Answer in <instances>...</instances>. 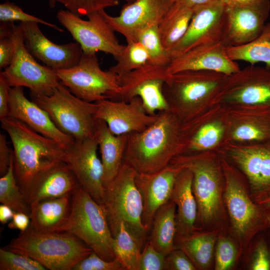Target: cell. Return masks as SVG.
I'll list each match as a JSON object with an SVG mask.
<instances>
[{"label": "cell", "instance_id": "6da1fadb", "mask_svg": "<svg viewBox=\"0 0 270 270\" xmlns=\"http://www.w3.org/2000/svg\"><path fill=\"white\" fill-rule=\"evenodd\" d=\"M186 147L180 121L169 110L159 112L156 120L146 130L128 134L123 162L138 172L152 174L184 153Z\"/></svg>", "mask_w": 270, "mask_h": 270}, {"label": "cell", "instance_id": "7a4b0ae2", "mask_svg": "<svg viewBox=\"0 0 270 270\" xmlns=\"http://www.w3.org/2000/svg\"><path fill=\"white\" fill-rule=\"evenodd\" d=\"M228 76L207 70H188L168 75L163 92L169 110L182 125L198 122L219 111L214 100Z\"/></svg>", "mask_w": 270, "mask_h": 270}, {"label": "cell", "instance_id": "3957f363", "mask_svg": "<svg viewBox=\"0 0 270 270\" xmlns=\"http://www.w3.org/2000/svg\"><path fill=\"white\" fill-rule=\"evenodd\" d=\"M0 122L12 141L14 174L24 194L38 174L64 162L66 148L18 120L7 116Z\"/></svg>", "mask_w": 270, "mask_h": 270}, {"label": "cell", "instance_id": "277c9868", "mask_svg": "<svg viewBox=\"0 0 270 270\" xmlns=\"http://www.w3.org/2000/svg\"><path fill=\"white\" fill-rule=\"evenodd\" d=\"M27 256L50 270H72L93 250L66 232H38L28 228L6 248Z\"/></svg>", "mask_w": 270, "mask_h": 270}, {"label": "cell", "instance_id": "5b68a950", "mask_svg": "<svg viewBox=\"0 0 270 270\" xmlns=\"http://www.w3.org/2000/svg\"><path fill=\"white\" fill-rule=\"evenodd\" d=\"M214 106L228 114L270 116V67L250 64L228 76Z\"/></svg>", "mask_w": 270, "mask_h": 270}, {"label": "cell", "instance_id": "8992f818", "mask_svg": "<svg viewBox=\"0 0 270 270\" xmlns=\"http://www.w3.org/2000/svg\"><path fill=\"white\" fill-rule=\"evenodd\" d=\"M170 164L192 172V188L197 203L198 218L203 223L216 219L222 211L224 183L218 152L216 150L184 152L175 156Z\"/></svg>", "mask_w": 270, "mask_h": 270}, {"label": "cell", "instance_id": "52a82bcc", "mask_svg": "<svg viewBox=\"0 0 270 270\" xmlns=\"http://www.w3.org/2000/svg\"><path fill=\"white\" fill-rule=\"evenodd\" d=\"M136 171L123 162L114 178L105 188L103 205L114 238L121 222L144 248L147 238L142 222L143 201L135 182Z\"/></svg>", "mask_w": 270, "mask_h": 270}, {"label": "cell", "instance_id": "ba28073f", "mask_svg": "<svg viewBox=\"0 0 270 270\" xmlns=\"http://www.w3.org/2000/svg\"><path fill=\"white\" fill-rule=\"evenodd\" d=\"M56 231L74 235L105 260L116 258L114 238L105 208L80 186L72 194L70 212L66 222Z\"/></svg>", "mask_w": 270, "mask_h": 270}, {"label": "cell", "instance_id": "9c48e42d", "mask_svg": "<svg viewBox=\"0 0 270 270\" xmlns=\"http://www.w3.org/2000/svg\"><path fill=\"white\" fill-rule=\"evenodd\" d=\"M32 100L46 110L56 126L82 141L94 136L96 102L82 100L61 84L49 96L30 92Z\"/></svg>", "mask_w": 270, "mask_h": 270}, {"label": "cell", "instance_id": "30bf717a", "mask_svg": "<svg viewBox=\"0 0 270 270\" xmlns=\"http://www.w3.org/2000/svg\"><path fill=\"white\" fill-rule=\"evenodd\" d=\"M56 72L62 84L88 102L116 100L120 92L118 77L110 70L101 68L94 52H83L75 66Z\"/></svg>", "mask_w": 270, "mask_h": 270}, {"label": "cell", "instance_id": "8fae6325", "mask_svg": "<svg viewBox=\"0 0 270 270\" xmlns=\"http://www.w3.org/2000/svg\"><path fill=\"white\" fill-rule=\"evenodd\" d=\"M14 52L10 64L0 71L8 86L26 87L30 92L49 96L60 84L56 70L40 64L25 46L19 25H14Z\"/></svg>", "mask_w": 270, "mask_h": 270}, {"label": "cell", "instance_id": "7c38bea8", "mask_svg": "<svg viewBox=\"0 0 270 270\" xmlns=\"http://www.w3.org/2000/svg\"><path fill=\"white\" fill-rule=\"evenodd\" d=\"M216 150L245 176L255 198L270 194V138L252 143H228Z\"/></svg>", "mask_w": 270, "mask_h": 270}, {"label": "cell", "instance_id": "4fadbf2b", "mask_svg": "<svg viewBox=\"0 0 270 270\" xmlns=\"http://www.w3.org/2000/svg\"><path fill=\"white\" fill-rule=\"evenodd\" d=\"M84 20L68 10H60L56 18L80 46L83 52H102L116 58L122 51V45L102 16L100 10L87 16Z\"/></svg>", "mask_w": 270, "mask_h": 270}, {"label": "cell", "instance_id": "5bb4252c", "mask_svg": "<svg viewBox=\"0 0 270 270\" xmlns=\"http://www.w3.org/2000/svg\"><path fill=\"white\" fill-rule=\"evenodd\" d=\"M220 156L224 178V202L233 230L239 236H244L260 228L266 222H268L266 210L252 202L234 166Z\"/></svg>", "mask_w": 270, "mask_h": 270}, {"label": "cell", "instance_id": "9a60e30c", "mask_svg": "<svg viewBox=\"0 0 270 270\" xmlns=\"http://www.w3.org/2000/svg\"><path fill=\"white\" fill-rule=\"evenodd\" d=\"M167 76L166 66L148 62L118 78L121 90L115 100L128 102L139 97L146 112L150 115H155L156 111L169 110L163 92Z\"/></svg>", "mask_w": 270, "mask_h": 270}, {"label": "cell", "instance_id": "2e32d148", "mask_svg": "<svg viewBox=\"0 0 270 270\" xmlns=\"http://www.w3.org/2000/svg\"><path fill=\"white\" fill-rule=\"evenodd\" d=\"M270 12V0L226 4L222 42L226 47L234 46L256 38L262 32Z\"/></svg>", "mask_w": 270, "mask_h": 270}, {"label": "cell", "instance_id": "e0dca14e", "mask_svg": "<svg viewBox=\"0 0 270 270\" xmlns=\"http://www.w3.org/2000/svg\"><path fill=\"white\" fill-rule=\"evenodd\" d=\"M98 147L95 136L75 141L66 148L64 162L74 174L79 186L98 203L102 204L105 191L104 168L97 154Z\"/></svg>", "mask_w": 270, "mask_h": 270}, {"label": "cell", "instance_id": "ac0fdd59", "mask_svg": "<svg viewBox=\"0 0 270 270\" xmlns=\"http://www.w3.org/2000/svg\"><path fill=\"white\" fill-rule=\"evenodd\" d=\"M225 6L222 0H212L193 8L185 34L170 52L171 59L193 48L222 41Z\"/></svg>", "mask_w": 270, "mask_h": 270}, {"label": "cell", "instance_id": "d6986e66", "mask_svg": "<svg viewBox=\"0 0 270 270\" xmlns=\"http://www.w3.org/2000/svg\"><path fill=\"white\" fill-rule=\"evenodd\" d=\"M172 3V0H135L124 4L118 16H110L104 10L100 12L112 28L130 42H137L146 28L159 24Z\"/></svg>", "mask_w": 270, "mask_h": 270}, {"label": "cell", "instance_id": "ffe728a7", "mask_svg": "<svg viewBox=\"0 0 270 270\" xmlns=\"http://www.w3.org/2000/svg\"><path fill=\"white\" fill-rule=\"evenodd\" d=\"M38 24L31 22L19 24L25 46L34 57L55 70L77 64L83 53L80 44H56L44 35Z\"/></svg>", "mask_w": 270, "mask_h": 270}, {"label": "cell", "instance_id": "44dd1931", "mask_svg": "<svg viewBox=\"0 0 270 270\" xmlns=\"http://www.w3.org/2000/svg\"><path fill=\"white\" fill-rule=\"evenodd\" d=\"M95 118L104 120L114 134L141 132L152 124L158 117L145 110L139 97L128 102L105 99L96 102Z\"/></svg>", "mask_w": 270, "mask_h": 270}, {"label": "cell", "instance_id": "7402d4cb", "mask_svg": "<svg viewBox=\"0 0 270 270\" xmlns=\"http://www.w3.org/2000/svg\"><path fill=\"white\" fill-rule=\"evenodd\" d=\"M182 168L172 164L152 174L136 172L135 182L143 201L142 222L148 234L154 216L163 204L170 200L176 178Z\"/></svg>", "mask_w": 270, "mask_h": 270}, {"label": "cell", "instance_id": "603a6c76", "mask_svg": "<svg viewBox=\"0 0 270 270\" xmlns=\"http://www.w3.org/2000/svg\"><path fill=\"white\" fill-rule=\"evenodd\" d=\"M240 70L228 56L222 41L193 48L172 58L166 66L168 75L188 70H212L230 76Z\"/></svg>", "mask_w": 270, "mask_h": 270}, {"label": "cell", "instance_id": "cb8c5ba5", "mask_svg": "<svg viewBox=\"0 0 270 270\" xmlns=\"http://www.w3.org/2000/svg\"><path fill=\"white\" fill-rule=\"evenodd\" d=\"M8 116L20 120L37 132L60 143L66 148L75 142L72 136L64 134L56 126L46 110L26 97L23 87L10 88Z\"/></svg>", "mask_w": 270, "mask_h": 270}, {"label": "cell", "instance_id": "d4e9b609", "mask_svg": "<svg viewBox=\"0 0 270 270\" xmlns=\"http://www.w3.org/2000/svg\"><path fill=\"white\" fill-rule=\"evenodd\" d=\"M78 186L72 172L62 162L38 174L24 194L30 208L42 200L72 194Z\"/></svg>", "mask_w": 270, "mask_h": 270}, {"label": "cell", "instance_id": "484cf974", "mask_svg": "<svg viewBox=\"0 0 270 270\" xmlns=\"http://www.w3.org/2000/svg\"><path fill=\"white\" fill-rule=\"evenodd\" d=\"M192 172L182 168L176 178L170 198L177 208L176 236L178 242L194 234L198 206L192 188Z\"/></svg>", "mask_w": 270, "mask_h": 270}, {"label": "cell", "instance_id": "4316f807", "mask_svg": "<svg viewBox=\"0 0 270 270\" xmlns=\"http://www.w3.org/2000/svg\"><path fill=\"white\" fill-rule=\"evenodd\" d=\"M94 136L101 154L103 184L106 188L116 176L123 164L128 134H114L104 120L96 119Z\"/></svg>", "mask_w": 270, "mask_h": 270}, {"label": "cell", "instance_id": "83f0119b", "mask_svg": "<svg viewBox=\"0 0 270 270\" xmlns=\"http://www.w3.org/2000/svg\"><path fill=\"white\" fill-rule=\"evenodd\" d=\"M226 128V114L222 110L196 124L184 128L186 138L185 152L218 150L224 141Z\"/></svg>", "mask_w": 270, "mask_h": 270}, {"label": "cell", "instance_id": "f1b7e54d", "mask_svg": "<svg viewBox=\"0 0 270 270\" xmlns=\"http://www.w3.org/2000/svg\"><path fill=\"white\" fill-rule=\"evenodd\" d=\"M226 114V133L222 146L230 142H260L270 138V116L228 113Z\"/></svg>", "mask_w": 270, "mask_h": 270}, {"label": "cell", "instance_id": "f546056e", "mask_svg": "<svg viewBox=\"0 0 270 270\" xmlns=\"http://www.w3.org/2000/svg\"><path fill=\"white\" fill-rule=\"evenodd\" d=\"M72 194L44 200L32 207L28 228L38 232L56 231L66 223L69 216Z\"/></svg>", "mask_w": 270, "mask_h": 270}, {"label": "cell", "instance_id": "4dcf8cb0", "mask_svg": "<svg viewBox=\"0 0 270 270\" xmlns=\"http://www.w3.org/2000/svg\"><path fill=\"white\" fill-rule=\"evenodd\" d=\"M176 208V204L169 200L158 210L152 222L148 241L165 256L174 250Z\"/></svg>", "mask_w": 270, "mask_h": 270}, {"label": "cell", "instance_id": "1f68e13d", "mask_svg": "<svg viewBox=\"0 0 270 270\" xmlns=\"http://www.w3.org/2000/svg\"><path fill=\"white\" fill-rule=\"evenodd\" d=\"M193 14V8L173 2L158 24L162 44L170 53L185 34Z\"/></svg>", "mask_w": 270, "mask_h": 270}, {"label": "cell", "instance_id": "d6a6232c", "mask_svg": "<svg viewBox=\"0 0 270 270\" xmlns=\"http://www.w3.org/2000/svg\"><path fill=\"white\" fill-rule=\"evenodd\" d=\"M226 52L234 61L243 60L250 64L262 62L270 67V22L266 23L256 38L244 44L228 46Z\"/></svg>", "mask_w": 270, "mask_h": 270}, {"label": "cell", "instance_id": "836d02e7", "mask_svg": "<svg viewBox=\"0 0 270 270\" xmlns=\"http://www.w3.org/2000/svg\"><path fill=\"white\" fill-rule=\"evenodd\" d=\"M216 241L214 234H194L179 242L180 248L186 254L196 268L206 269L210 264Z\"/></svg>", "mask_w": 270, "mask_h": 270}, {"label": "cell", "instance_id": "e575fe53", "mask_svg": "<svg viewBox=\"0 0 270 270\" xmlns=\"http://www.w3.org/2000/svg\"><path fill=\"white\" fill-rule=\"evenodd\" d=\"M0 202L10 206L15 212H22L30 216V207L15 176L12 150L8 168L0 178Z\"/></svg>", "mask_w": 270, "mask_h": 270}, {"label": "cell", "instance_id": "d590c367", "mask_svg": "<svg viewBox=\"0 0 270 270\" xmlns=\"http://www.w3.org/2000/svg\"><path fill=\"white\" fill-rule=\"evenodd\" d=\"M114 238L113 249L116 258L125 270H136L142 248L122 222Z\"/></svg>", "mask_w": 270, "mask_h": 270}, {"label": "cell", "instance_id": "8d00e7d4", "mask_svg": "<svg viewBox=\"0 0 270 270\" xmlns=\"http://www.w3.org/2000/svg\"><path fill=\"white\" fill-rule=\"evenodd\" d=\"M120 55L116 58V63L108 70L118 78L138 68L148 62V56L139 42H126Z\"/></svg>", "mask_w": 270, "mask_h": 270}, {"label": "cell", "instance_id": "74e56055", "mask_svg": "<svg viewBox=\"0 0 270 270\" xmlns=\"http://www.w3.org/2000/svg\"><path fill=\"white\" fill-rule=\"evenodd\" d=\"M148 56V62L166 66L171 60L170 53L164 48L160 34L158 24H154L140 32L138 37Z\"/></svg>", "mask_w": 270, "mask_h": 270}, {"label": "cell", "instance_id": "f35d334b", "mask_svg": "<svg viewBox=\"0 0 270 270\" xmlns=\"http://www.w3.org/2000/svg\"><path fill=\"white\" fill-rule=\"evenodd\" d=\"M0 22H14L15 21H19L20 22H36L49 26L60 32H64L56 24L28 14L18 6L8 1L0 4Z\"/></svg>", "mask_w": 270, "mask_h": 270}, {"label": "cell", "instance_id": "ab89813d", "mask_svg": "<svg viewBox=\"0 0 270 270\" xmlns=\"http://www.w3.org/2000/svg\"><path fill=\"white\" fill-rule=\"evenodd\" d=\"M0 270H45L39 262L22 254L0 248Z\"/></svg>", "mask_w": 270, "mask_h": 270}, {"label": "cell", "instance_id": "60d3db41", "mask_svg": "<svg viewBox=\"0 0 270 270\" xmlns=\"http://www.w3.org/2000/svg\"><path fill=\"white\" fill-rule=\"evenodd\" d=\"M120 0H56L66 10L79 16L118 5Z\"/></svg>", "mask_w": 270, "mask_h": 270}, {"label": "cell", "instance_id": "b9f144b4", "mask_svg": "<svg viewBox=\"0 0 270 270\" xmlns=\"http://www.w3.org/2000/svg\"><path fill=\"white\" fill-rule=\"evenodd\" d=\"M14 22H0V69L8 66L14 52L13 37Z\"/></svg>", "mask_w": 270, "mask_h": 270}, {"label": "cell", "instance_id": "7bdbcfd3", "mask_svg": "<svg viewBox=\"0 0 270 270\" xmlns=\"http://www.w3.org/2000/svg\"><path fill=\"white\" fill-rule=\"evenodd\" d=\"M237 251L234 244L228 238L218 239L216 246L215 270H228L234 264Z\"/></svg>", "mask_w": 270, "mask_h": 270}, {"label": "cell", "instance_id": "ee69618b", "mask_svg": "<svg viewBox=\"0 0 270 270\" xmlns=\"http://www.w3.org/2000/svg\"><path fill=\"white\" fill-rule=\"evenodd\" d=\"M142 250L136 270H164L166 256L148 241Z\"/></svg>", "mask_w": 270, "mask_h": 270}, {"label": "cell", "instance_id": "f6af8a7d", "mask_svg": "<svg viewBox=\"0 0 270 270\" xmlns=\"http://www.w3.org/2000/svg\"><path fill=\"white\" fill-rule=\"evenodd\" d=\"M72 270H125L120 262L116 258L106 260L92 252L73 268Z\"/></svg>", "mask_w": 270, "mask_h": 270}, {"label": "cell", "instance_id": "bcb514c9", "mask_svg": "<svg viewBox=\"0 0 270 270\" xmlns=\"http://www.w3.org/2000/svg\"><path fill=\"white\" fill-rule=\"evenodd\" d=\"M166 270H194L196 268L182 249L174 250L166 256Z\"/></svg>", "mask_w": 270, "mask_h": 270}, {"label": "cell", "instance_id": "7dc6e473", "mask_svg": "<svg viewBox=\"0 0 270 270\" xmlns=\"http://www.w3.org/2000/svg\"><path fill=\"white\" fill-rule=\"evenodd\" d=\"M250 268L252 270H270V255L266 244L260 242L254 250Z\"/></svg>", "mask_w": 270, "mask_h": 270}, {"label": "cell", "instance_id": "c3c4849f", "mask_svg": "<svg viewBox=\"0 0 270 270\" xmlns=\"http://www.w3.org/2000/svg\"><path fill=\"white\" fill-rule=\"evenodd\" d=\"M12 150L8 146L6 136L0 134V175L4 174L9 167Z\"/></svg>", "mask_w": 270, "mask_h": 270}, {"label": "cell", "instance_id": "681fc988", "mask_svg": "<svg viewBox=\"0 0 270 270\" xmlns=\"http://www.w3.org/2000/svg\"><path fill=\"white\" fill-rule=\"evenodd\" d=\"M10 87L0 76V120L8 116Z\"/></svg>", "mask_w": 270, "mask_h": 270}, {"label": "cell", "instance_id": "f907efd6", "mask_svg": "<svg viewBox=\"0 0 270 270\" xmlns=\"http://www.w3.org/2000/svg\"><path fill=\"white\" fill-rule=\"evenodd\" d=\"M30 216L22 212H14L12 221L8 224V227L12 229L19 230L21 232H25L30 224Z\"/></svg>", "mask_w": 270, "mask_h": 270}, {"label": "cell", "instance_id": "816d5d0a", "mask_svg": "<svg viewBox=\"0 0 270 270\" xmlns=\"http://www.w3.org/2000/svg\"><path fill=\"white\" fill-rule=\"evenodd\" d=\"M14 211L10 206L2 204L0 205V222L4 224H6L10 220H12Z\"/></svg>", "mask_w": 270, "mask_h": 270}, {"label": "cell", "instance_id": "f5cc1de1", "mask_svg": "<svg viewBox=\"0 0 270 270\" xmlns=\"http://www.w3.org/2000/svg\"><path fill=\"white\" fill-rule=\"evenodd\" d=\"M256 204L266 210L270 211V194L255 198Z\"/></svg>", "mask_w": 270, "mask_h": 270}, {"label": "cell", "instance_id": "db71d44e", "mask_svg": "<svg viewBox=\"0 0 270 270\" xmlns=\"http://www.w3.org/2000/svg\"><path fill=\"white\" fill-rule=\"evenodd\" d=\"M173 2H179L192 8L204 4L212 0H172Z\"/></svg>", "mask_w": 270, "mask_h": 270}, {"label": "cell", "instance_id": "11a10c76", "mask_svg": "<svg viewBox=\"0 0 270 270\" xmlns=\"http://www.w3.org/2000/svg\"><path fill=\"white\" fill-rule=\"evenodd\" d=\"M225 4H241L248 2L250 0H222Z\"/></svg>", "mask_w": 270, "mask_h": 270}, {"label": "cell", "instance_id": "9f6ffc18", "mask_svg": "<svg viewBox=\"0 0 270 270\" xmlns=\"http://www.w3.org/2000/svg\"><path fill=\"white\" fill-rule=\"evenodd\" d=\"M56 2V0H48L49 7L51 8H55Z\"/></svg>", "mask_w": 270, "mask_h": 270}, {"label": "cell", "instance_id": "6f0895ef", "mask_svg": "<svg viewBox=\"0 0 270 270\" xmlns=\"http://www.w3.org/2000/svg\"><path fill=\"white\" fill-rule=\"evenodd\" d=\"M266 217L268 222V224H270V211L266 210Z\"/></svg>", "mask_w": 270, "mask_h": 270}, {"label": "cell", "instance_id": "680465c9", "mask_svg": "<svg viewBox=\"0 0 270 270\" xmlns=\"http://www.w3.org/2000/svg\"><path fill=\"white\" fill-rule=\"evenodd\" d=\"M127 2H132L134 1L135 0H125Z\"/></svg>", "mask_w": 270, "mask_h": 270}]
</instances>
